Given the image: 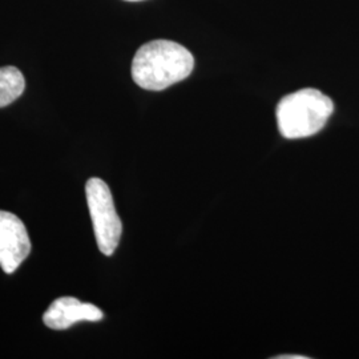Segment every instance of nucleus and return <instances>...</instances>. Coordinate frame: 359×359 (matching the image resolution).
<instances>
[{
  "instance_id": "nucleus-1",
  "label": "nucleus",
  "mask_w": 359,
  "mask_h": 359,
  "mask_svg": "<svg viewBox=\"0 0 359 359\" xmlns=\"http://www.w3.org/2000/svg\"><path fill=\"white\" fill-rule=\"evenodd\" d=\"M194 57L184 46L154 40L142 46L132 62L133 81L148 90H167L192 74Z\"/></svg>"
},
{
  "instance_id": "nucleus-2",
  "label": "nucleus",
  "mask_w": 359,
  "mask_h": 359,
  "mask_svg": "<svg viewBox=\"0 0 359 359\" xmlns=\"http://www.w3.org/2000/svg\"><path fill=\"white\" fill-rule=\"evenodd\" d=\"M334 104L321 90L305 88L285 96L277 105V126L285 139L318 133L333 115Z\"/></svg>"
},
{
  "instance_id": "nucleus-3",
  "label": "nucleus",
  "mask_w": 359,
  "mask_h": 359,
  "mask_svg": "<svg viewBox=\"0 0 359 359\" xmlns=\"http://www.w3.org/2000/svg\"><path fill=\"white\" fill-rule=\"evenodd\" d=\"M86 196L97 246L103 255L112 256L120 243L123 225L111 189L103 180L92 177L86 184Z\"/></svg>"
},
{
  "instance_id": "nucleus-4",
  "label": "nucleus",
  "mask_w": 359,
  "mask_h": 359,
  "mask_svg": "<svg viewBox=\"0 0 359 359\" xmlns=\"http://www.w3.org/2000/svg\"><path fill=\"white\" fill-rule=\"evenodd\" d=\"M31 253V241L23 221L10 212L0 210V266L13 274Z\"/></svg>"
},
{
  "instance_id": "nucleus-5",
  "label": "nucleus",
  "mask_w": 359,
  "mask_h": 359,
  "mask_svg": "<svg viewBox=\"0 0 359 359\" xmlns=\"http://www.w3.org/2000/svg\"><path fill=\"white\" fill-rule=\"evenodd\" d=\"M103 311L92 304L80 302L74 297H62L55 299L43 316V322L53 330H65L77 322L102 321Z\"/></svg>"
},
{
  "instance_id": "nucleus-6",
  "label": "nucleus",
  "mask_w": 359,
  "mask_h": 359,
  "mask_svg": "<svg viewBox=\"0 0 359 359\" xmlns=\"http://www.w3.org/2000/svg\"><path fill=\"white\" fill-rule=\"evenodd\" d=\"M26 88L23 74L13 65L0 68V108L18 100Z\"/></svg>"
},
{
  "instance_id": "nucleus-7",
  "label": "nucleus",
  "mask_w": 359,
  "mask_h": 359,
  "mask_svg": "<svg viewBox=\"0 0 359 359\" xmlns=\"http://www.w3.org/2000/svg\"><path fill=\"white\" fill-rule=\"evenodd\" d=\"M276 359H308V357H304V355H280V357H276Z\"/></svg>"
},
{
  "instance_id": "nucleus-8",
  "label": "nucleus",
  "mask_w": 359,
  "mask_h": 359,
  "mask_svg": "<svg viewBox=\"0 0 359 359\" xmlns=\"http://www.w3.org/2000/svg\"><path fill=\"white\" fill-rule=\"evenodd\" d=\"M127 1H142V0H127Z\"/></svg>"
}]
</instances>
